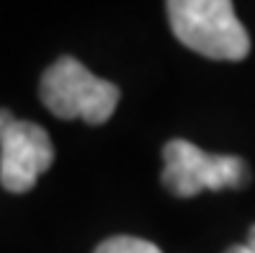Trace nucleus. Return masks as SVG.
I'll list each match as a JSON object with an SVG mask.
<instances>
[{
    "label": "nucleus",
    "mask_w": 255,
    "mask_h": 253,
    "mask_svg": "<svg viewBox=\"0 0 255 253\" xmlns=\"http://www.w3.org/2000/svg\"><path fill=\"white\" fill-rule=\"evenodd\" d=\"M168 18L178 41L209 59L237 62L250 52V36L230 0H173Z\"/></svg>",
    "instance_id": "1"
},
{
    "label": "nucleus",
    "mask_w": 255,
    "mask_h": 253,
    "mask_svg": "<svg viewBox=\"0 0 255 253\" xmlns=\"http://www.w3.org/2000/svg\"><path fill=\"white\" fill-rule=\"evenodd\" d=\"M41 101L59 119L103 124L119 103V88L96 78L75 57H59L41 75Z\"/></svg>",
    "instance_id": "2"
},
{
    "label": "nucleus",
    "mask_w": 255,
    "mask_h": 253,
    "mask_svg": "<svg viewBox=\"0 0 255 253\" xmlns=\"http://www.w3.org/2000/svg\"><path fill=\"white\" fill-rule=\"evenodd\" d=\"M162 184L175 197H196L201 191L240 189L248 184V163L237 155L204 153L188 140H170L162 147Z\"/></svg>",
    "instance_id": "3"
},
{
    "label": "nucleus",
    "mask_w": 255,
    "mask_h": 253,
    "mask_svg": "<svg viewBox=\"0 0 255 253\" xmlns=\"http://www.w3.org/2000/svg\"><path fill=\"white\" fill-rule=\"evenodd\" d=\"M54 147L47 129L16 119L0 109V184L10 194L31 191L36 178L52 166Z\"/></svg>",
    "instance_id": "4"
},
{
    "label": "nucleus",
    "mask_w": 255,
    "mask_h": 253,
    "mask_svg": "<svg viewBox=\"0 0 255 253\" xmlns=\"http://www.w3.org/2000/svg\"><path fill=\"white\" fill-rule=\"evenodd\" d=\"M96 253H162L155 243L144 241V238H134V235H114L109 241H103Z\"/></svg>",
    "instance_id": "5"
},
{
    "label": "nucleus",
    "mask_w": 255,
    "mask_h": 253,
    "mask_svg": "<svg viewBox=\"0 0 255 253\" xmlns=\"http://www.w3.org/2000/svg\"><path fill=\"white\" fill-rule=\"evenodd\" d=\"M245 246H248L250 253H255V225L250 228V235H248V243H245Z\"/></svg>",
    "instance_id": "6"
},
{
    "label": "nucleus",
    "mask_w": 255,
    "mask_h": 253,
    "mask_svg": "<svg viewBox=\"0 0 255 253\" xmlns=\"http://www.w3.org/2000/svg\"><path fill=\"white\" fill-rule=\"evenodd\" d=\"M224 253H250V251H248V246L243 243V246H232L230 251H224Z\"/></svg>",
    "instance_id": "7"
}]
</instances>
